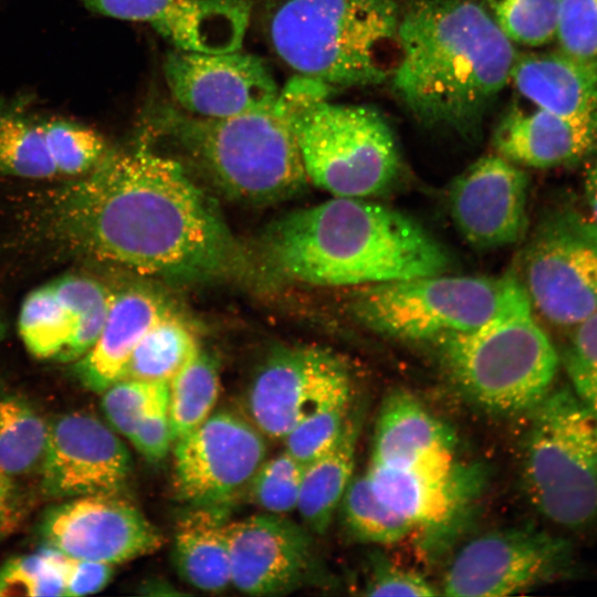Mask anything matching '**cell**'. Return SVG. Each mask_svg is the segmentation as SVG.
Returning a JSON list of instances; mask_svg holds the SVG:
<instances>
[{"instance_id": "cell-1", "label": "cell", "mask_w": 597, "mask_h": 597, "mask_svg": "<svg viewBox=\"0 0 597 597\" xmlns=\"http://www.w3.org/2000/svg\"><path fill=\"white\" fill-rule=\"evenodd\" d=\"M29 220L55 249L142 276L197 283L248 270L214 200L177 160L142 145L109 148L38 199Z\"/></svg>"}, {"instance_id": "cell-2", "label": "cell", "mask_w": 597, "mask_h": 597, "mask_svg": "<svg viewBox=\"0 0 597 597\" xmlns=\"http://www.w3.org/2000/svg\"><path fill=\"white\" fill-rule=\"evenodd\" d=\"M391 86L421 124L476 137L511 81L513 42L473 0H413L400 14Z\"/></svg>"}, {"instance_id": "cell-3", "label": "cell", "mask_w": 597, "mask_h": 597, "mask_svg": "<svg viewBox=\"0 0 597 597\" xmlns=\"http://www.w3.org/2000/svg\"><path fill=\"white\" fill-rule=\"evenodd\" d=\"M271 270L321 286H360L444 273L450 256L421 224L364 198L334 197L286 213L263 239Z\"/></svg>"}, {"instance_id": "cell-4", "label": "cell", "mask_w": 597, "mask_h": 597, "mask_svg": "<svg viewBox=\"0 0 597 597\" xmlns=\"http://www.w3.org/2000/svg\"><path fill=\"white\" fill-rule=\"evenodd\" d=\"M264 36L298 76L332 90L377 85L398 46L395 0H260Z\"/></svg>"}, {"instance_id": "cell-5", "label": "cell", "mask_w": 597, "mask_h": 597, "mask_svg": "<svg viewBox=\"0 0 597 597\" xmlns=\"http://www.w3.org/2000/svg\"><path fill=\"white\" fill-rule=\"evenodd\" d=\"M149 119L231 199L273 203L300 192L308 181L293 126L277 104L226 118L159 105Z\"/></svg>"}, {"instance_id": "cell-6", "label": "cell", "mask_w": 597, "mask_h": 597, "mask_svg": "<svg viewBox=\"0 0 597 597\" xmlns=\"http://www.w3.org/2000/svg\"><path fill=\"white\" fill-rule=\"evenodd\" d=\"M437 342L457 385L488 411L528 413L552 390L558 355L536 322L527 293L515 275L486 322Z\"/></svg>"}, {"instance_id": "cell-7", "label": "cell", "mask_w": 597, "mask_h": 597, "mask_svg": "<svg viewBox=\"0 0 597 597\" xmlns=\"http://www.w3.org/2000/svg\"><path fill=\"white\" fill-rule=\"evenodd\" d=\"M331 90L298 76L276 102L293 126L308 181L334 197L379 195L400 170L392 130L371 106L326 101Z\"/></svg>"}, {"instance_id": "cell-8", "label": "cell", "mask_w": 597, "mask_h": 597, "mask_svg": "<svg viewBox=\"0 0 597 597\" xmlns=\"http://www.w3.org/2000/svg\"><path fill=\"white\" fill-rule=\"evenodd\" d=\"M523 481L549 521L578 528L597 520V413L568 388L551 390L530 412Z\"/></svg>"}, {"instance_id": "cell-9", "label": "cell", "mask_w": 597, "mask_h": 597, "mask_svg": "<svg viewBox=\"0 0 597 597\" xmlns=\"http://www.w3.org/2000/svg\"><path fill=\"white\" fill-rule=\"evenodd\" d=\"M513 277L440 273L360 285L352 292L348 307L358 323L381 335L410 342L438 341L486 322Z\"/></svg>"}, {"instance_id": "cell-10", "label": "cell", "mask_w": 597, "mask_h": 597, "mask_svg": "<svg viewBox=\"0 0 597 597\" xmlns=\"http://www.w3.org/2000/svg\"><path fill=\"white\" fill-rule=\"evenodd\" d=\"M533 310L556 326L597 312V224L576 213L549 217L523 255L520 279Z\"/></svg>"}, {"instance_id": "cell-11", "label": "cell", "mask_w": 597, "mask_h": 597, "mask_svg": "<svg viewBox=\"0 0 597 597\" xmlns=\"http://www.w3.org/2000/svg\"><path fill=\"white\" fill-rule=\"evenodd\" d=\"M264 434L238 413H211L174 442V486L196 507L226 512L266 459Z\"/></svg>"}, {"instance_id": "cell-12", "label": "cell", "mask_w": 597, "mask_h": 597, "mask_svg": "<svg viewBox=\"0 0 597 597\" xmlns=\"http://www.w3.org/2000/svg\"><path fill=\"white\" fill-rule=\"evenodd\" d=\"M570 563L568 544L532 528H505L468 542L446 572L442 594L502 597L554 579Z\"/></svg>"}, {"instance_id": "cell-13", "label": "cell", "mask_w": 597, "mask_h": 597, "mask_svg": "<svg viewBox=\"0 0 597 597\" xmlns=\"http://www.w3.org/2000/svg\"><path fill=\"white\" fill-rule=\"evenodd\" d=\"M163 73L179 107L200 117L226 118L271 108L280 95L263 60L241 49L223 53L175 49L166 54Z\"/></svg>"}, {"instance_id": "cell-14", "label": "cell", "mask_w": 597, "mask_h": 597, "mask_svg": "<svg viewBox=\"0 0 597 597\" xmlns=\"http://www.w3.org/2000/svg\"><path fill=\"white\" fill-rule=\"evenodd\" d=\"M352 387L350 374L334 354L311 346L272 350L253 377L249 419L266 437H284L318 405Z\"/></svg>"}, {"instance_id": "cell-15", "label": "cell", "mask_w": 597, "mask_h": 597, "mask_svg": "<svg viewBox=\"0 0 597 597\" xmlns=\"http://www.w3.org/2000/svg\"><path fill=\"white\" fill-rule=\"evenodd\" d=\"M46 546L67 557L115 565L157 551L160 531L119 494L72 498L53 509L41 523Z\"/></svg>"}, {"instance_id": "cell-16", "label": "cell", "mask_w": 597, "mask_h": 597, "mask_svg": "<svg viewBox=\"0 0 597 597\" xmlns=\"http://www.w3.org/2000/svg\"><path fill=\"white\" fill-rule=\"evenodd\" d=\"M41 485L53 498L119 494L132 459L115 431L94 416L72 412L49 423Z\"/></svg>"}, {"instance_id": "cell-17", "label": "cell", "mask_w": 597, "mask_h": 597, "mask_svg": "<svg viewBox=\"0 0 597 597\" xmlns=\"http://www.w3.org/2000/svg\"><path fill=\"white\" fill-rule=\"evenodd\" d=\"M231 586L256 596L301 588L315 570L307 531L283 514L262 513L228 523Z\"/></svg>"}, {"instance_id": "cell-18", "label": "cell", "mask_w": 597, "mask_h": 597, "mask_svg": "<svg viewBox=\"0 0 597 597\" xmlns=\"http://www.w3.org/2000/svg\"><path fill=\"white\" fill-rule=\"evenodd\" d=\"M527 188V176L517 165L500 155L482 157L450 187L452 222L475 249L515 243L526 229Z\"/></svg>"}, {"instance_id": "cell-19", "label": "cell", "mask_w": 597, "mask_h": 597, "mask_svg": "<svg viewBox=\"0 0 597 597\" xmlns=\"http://www.w3.org/2000/svg\"><path fill=\"white\" fill-rule=\"evenodd\" d=\"M87 10L148 23L175 49L223 53L242 48L252 0H75Z\"/></svg>"}, {"instance_id": "cell-20", "label": "cell", "mask_w": 597, "mask_h": 597, "mask_svg": "<svg viewBox=\"0 0 597 597\" xmlns=\"http://www.w3.org/2000/svg\"><path fill=\"white\" fill-rule=\"evenodd\" d=\"M476 471L455 460L396 468L370 463L365 473L376 494L415 528L451 524L478 490Z\"/></svg>"}, {"instance_id": "cell-21", "label": "cell", "mask_w": 597, "mask_h": 597, "mask_svg": "<svg viewBox=\"0 0 597 597\" xmlns=\"http://www.w3.org/2000/svg\"><path fill=\"white\" fill-rule=\"evenodd\" d=\"M493 145L515 165L566 166L597 149V124L572 121L537 106L533 111L513 107L498 124Z\"/></svg>"}, {"instance_id": "cell-22", "label": "cell", "mask_w": 597, "mask_h": 597, "mask_svg": "<svg viewBox=\"0 0 597 597\" xmlns=\"http://www.w3.org/2000/svg\"><path fill=\"white\" fill-rule=\"evenodd\" d=\"M170 311L168 303L150 289L132 286L115 292L97 341L75 362L80 381L102 394L123 379L143 336Z\"/></svg>"}, {"instance_id": "cell-23", "label": "cell", "mask_w": 597, "mask_h": 597, "mask_svg": "<svg viewBox=\"0 0 597 597\" xmlns=\"http://www.w3.org/2000/svg\"><path fill=\"white\" fill-rule=\"evenodd\" d=\"M453 430L406 391L390 394L376 426L371 462L411 468L454 460Z\"/></svg>"}, {"instance_id": "cell-24", "label": "cell", "mask_w": 597, "mask_h": 597, "mask_svg": "<svg viewBox=\"0 0 597 597\" xmlns=\"http://www.w3.org/2000/svg\"><path fill=\"white\" fill-rule=\"evenodd\" d=\"M511 80L535 106L562 117L597 124V64L562 51L517 55Z\"/></svg>"}, {"instance_id": "cell-25", "label": "cell", "mask_w": 597, "mask_h": 597, "mask_svg": "<svg viewBox=\"0 0 597 597\" xmlns=\"http://www.w3.org/2000/svg\"><path fill=\"white\" fill-rule=\"evenodd\" d=\"M226 512L192 506L177 522L172 561L191 587L221 593L231 586Z\"/></svg>"}, {"instance_id": "cell-26", "label": "cell", "mask_w": 597, "mask_h": 597, "mask_svg": "<svg viewBox=\"0 0 597 597\" xmlns=\"http://www.w3.org/2000/svg\"><path fill=\"white\" fill-rule=\"evenodd\" d=\"M360 417L350 412L335 442L305 464L297 511L306 526L324 533L354 478Z\"/></svg>"}, {"instance_id": "cell-27", "label": "cell", "mask_w": 597, "mask_h": 597, "mask_svg": "<svg viewBox=\"0 0 597 597\" xmlns=\"http://www.w3.org/2000/svg\"><path fill=\"white\" fill-rule=\"evenodd\" d=\"M199 349L193 332L171 310L143 336L129 359L124 378L169 381Z\"/></svg>"}, {"instance_id": "cell-28", "label": "cell", "mask_w": 597, "mask_h": 597, "mask_svg": "<svg viewBox=\"0 0 597 597\" xmlns=\"http://www.w3.org/2000/svg\"><path fill=\"white\" fill-rule=\"evenodd\" d=\"M220 392L214 359L198 353L168 381V411L174 442L199 427L211 413Z\"/></svg>"}, {"instance_id": "cell-29", "label": "cell", "mask_w": 597, "mask_h": 597, "mask_svg": "<svg viewBox=\"0 0 597 597\" xmlns=\"http://www.w3.org/2000/svg\"><path fill=\"white\" fill-rule=\"evenodd\" d=\"M0 172L28 179L57 176L40 121L20 102H0Z\"/></svg>"}, {"instance_id": "cell-30", "label": "cell", "mask_w": 597, "mask_h": 597, "mask_svg": "<svg viewBox=\"0 0 597 597\" xmlns=\"http://www.w3.org/2000/svg\"><path fill=\"white\" fill-rule=\"evenodd\" d=\"M49 423L24 400L0 398V473L24 474L40 464Z\"/></svg>"}, {"instance_id": "cell-31", "label": "cell", "mask_w": 597, "mask_h": 597, "mask_svg": "<svg viewBox=\"0 0 597 597\" xmlns=\"http://www.w3.org/2000/svg\"><path fill=\"white\" fill-rule=\"evenodd\" d=\"M83 321L61 303L48 283L33 290L23 301L19 314V334L33 356L57 358Z\"/></svg>"}, {"instance_id": "cell-32", "label": "cell", "mask_w": 597, "mask_h": 597, "mask_svg": "<svg viewBox=\"0 0 597 597\" xmlns=\"http://www.w3.org/2000/svg\"><path fill=\"white\" fill-rule=\"evenodd\" d=\"M339 506L347 531L365 543L394 544L415 530L376 494L366 474L352 479Z\"/></svg>"}, {"instance_id": "cell-33", "label": "cell", "mask_w": 597, "mask_h": 597, "mask_svg": "<svg viewBox=\"0 0 597 597\" xmlns=\"http://www.w3.org/2000/svg\"><path fill=\"white\" fill-rule=\"evenodd\" d=\"M40 127L56 175L78 177L92 170L109 147L96 130L63 119H41Z\"/></svg>"}, {"instance_id": "cell-34", "label": "cell", "mask_w": 597, "mask_h": 597, "mask_svg": "<svg viewBox=\"0 0 597 597\" xmlns=\"http://www.w3.org/2000/svg\"><path fill=\"white\" fill-rule=\"evenodd\" d=\"M69 557L50 546L0 568V596H65Z\"/></svg>"}, {"instance_id": "cell-35", "label": "cell", "mask_w": 597, "mask_h": 597, "mask_svg": "<svg viewBox=\"0 0 597 597\" xmlns=\"http://www.w3.org/2000/svg\"><path fill=\"white\" fill-rule=\"evenodd\" d=\"M352 394L353 387L341 390L312 410L284 437V450L303 464L326 451L353 411Z\"/></svg>"}, {"instance_id": "cell-36", "label": "cell", "mask_w": 597, "mask_h": 597, "mask_svg": "<svg viewBox=\"0 0 597 597\" xmlns=\"http://www.w3.org/2000/svg\"><path fill=\"white\" fill-rule=\"evenodd\" d=\"M489 12L512 41L541 46L556 36L559 0H485Z\"/></svg>"}, {"instance_id": "cell-37", "label": "cell", "mask_w": 597, "mask_h": 597, "mask_svg": "<svg viewBox=\"0 0 597 597\" xmlns=\"http://www.w3.org/2000/svg\"><path fill=\"white\" fill-rule=\"evenodd\" d=\"M304 468L285 450L265 459L248 486L250 499L268 513L285 515L295 511Z\"/></svg>"}, {"instance_id": "cell-38", "label": "cell", "mask_w": 597, "mask_h": 597, "mask_svg": "<svg viewBox=\"0 0 597 597\" xmlns=\"http://www.w3.org/2000/svg\"><path fill=\"white\" fill-rule=\"evenodd\" d=\"M563 362L573 391L597 413V312L573 326Z\"/></svg>"}, {"instance_id": "cell-39", "label": "cell", "mask_w": 597, "mask_h": 597, "mask_svg": "<svg viewBox=\"0 0 597 597\" xmlns=\"http://www.w3.org/2000/svg\"><path fill=\"white\" fill-rule=\"evenodd\" d=\"M555 39L559 51L597 64V0H559Z\"/></svg>"}, {"instance_id": "cell-40", "label": "cell", "mask_w": 597, "mask_h": 597, "mask_svg": "<svg viewBox=\"0 0 597 597\" xmlns=\"http://www.w3.org/2000/svg\"><path fill=\"white\" fill-rule=\"evenodd\" d=\"M164 381L121 379L102 392V408L111 428L130 438Z\"/></svg>"}, {"instance_id": "cell-41", "label": "cell", "mask_w": 597, "mask_h": 597, "mask_svg": "<svg viewBox=\"0 0 597 597\" xmlns=\"http://www.w3.org/2000/svg\"><path fill=\"white\" fill-rule=\"evenodd\" d=\"M148 461H161L174 444L168 411V381L159 385L147 410L128 439Z\"/></svg>"}, {"instance_id": "cell-42", "label": "cell", "mask_w": 597, "mask_h": 597, "mask_svg": "<svg viewBox=\"0 0 597 597\" xmlns=\"http://www.w3.org/2000/svg\"><path fill=\"white\" fill-rule=\"evenodd\" d=\"M440 593L421 575L392 565L378 562L367 579L366 596H436Z\"/></svg>"}, {"instance_id": "cell-43", "label": "cell", "mask_w": 597, "mask_h": 597, "mask_svg": "<svg viewBox=\"0 0 597 597\" xmlns=\"http://www.w3.org/2000/svg\"><path fill=\"white\" fill-rule=\"evenodd\" d=\"M113 565L69 557L65 596H86L102 590L111 580Z\"/></svg>"}, {"instance_id": "cell-44", "label": "cell", "mask_w": 597, "mask_h": 597, "mask_svg": "<svg viewBox=\"0 0 597 597\" xmlns=\"http://www.w3.org/2000/svg\"><path fill=\"white\" fill-rule=\"evenodd\" d=\"M585 192L593 221L597 224V163L586 176Z\"/></svg>"}, {"instance_id": "cell-45", "label": "cell", "mask_w": 597, "mask_h": 597, "mask_svg": "<svg viewBox=\"0 0 597 597\" xmlns=\"http://www.w3.org/2000/svg\"><path fill=\"white\" fill-rule=\"evenodd\" d=\"M10 491L9 478L0 473V530L8 514Z\"/></svg>"}, {"instance_id": "cell-46", "label": "cell", "mask_w": 597, "mask_h": 597, "mask_svg": "<svg viewBox=\"0 0 597 597\" xmlns=\"http://www.w3.org/2000/svg\"><path fill=\"white\" fill-rule=\"evenodd\" d=\"M3 333H4V327H3V323H2V321L0 318V341H1L2 336H3Z\"/></svg>"}]
</instances>
